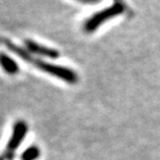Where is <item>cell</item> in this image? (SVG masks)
Returning <instances> with one entry per match:
<instances>
[{"mask_svg": "<svg viewBox=\"0 0 160 160\" xmlns=\"http://www.w3.org/2000/svg\"><path fill=\"white\" fill-rule=\"evenodd\" d=\"M76 1H79L82 3H97L100 1V0H76Z\"/></svg>", "mask_w": 160, "mask_h": 160, "instance_id": "8992f818", "label": "cell"}, {"mask_svg": "<svg viewBox=\"0 0 160 160\" xmlns=\"http://www.w3.org/2000/svg\"><path fill=\"white\" fill-rule=\"evenodd\" d=\"M0 66L8 74H16L19 71V66L15 60L4 53H0Z\"/></svg>", "mask_w": 160, "mask_h": 160, "instance_id": "277c9868", "label": "cell"}, {"mask_svg": "<svg viewBox=\"0 0 160 160\" xmlns=\"http://www.w3.org/2000/svg\"><path fill=\"white\" fill-rule=\"evenodd\" d=\"M25 46L30 52L35 53L36 55L45 56V57H49V58H57L59 55L56 50L51 49V48H47L42 45H39L37 42H33V40H30V39L25 40Z\"/></svg>", "mask_w": 160, "mask_h": 160, "instance_id": "3957f363", "label": "cell"}, {"mask_svg": "<svg viewBox=\"0 0 160 160\" xmlns=\"http://www.w3.org/2000/svg\"><path fill=\"white\" fill-rule=\"evenodd\" d=\"M0 42H2L3 45L8 47V49H9L12 52L17 54L21 59L29 62L31 65L36 66V68L45 71V72L49 73L55 78L62 79L63 81L67 82V83H69V84H76L77 83L78 76H77V73H75V71H73L72 69L67 68V67H63V66L52 65V64H49L47 62H44V61H41L39 59H36L35 57L30 56L26 51L21 49V48L17 47L16 45H14L12 42H9L8 39L3 38V37H0Z\"/></svg>", "mask_w": 160, "mask_h": 160, "instance_id": "6da1fadb", "label": "cell"}, {"mask_svg": "<svg viewBox=\"0 0 160 160\" xmlns=\"http://www.w3.org/2000/svg\"><path fill=\"white\" fill-rule=\"evenodd\" d=\"M126 11V5L123 0H113V3L108 8L102 9V11L94 13L83 24V29L86 32H94L97 28L108 21L115 18L118 16H121Z\"/></svg>", "mask_w": 160, "mask_h": 160, "instance_id": "7a4b0ae2", "label": "cell"}, {"mask_svg": "<svg viewBox=\"0 0 160 160\" xmlns=\"http://www.w3.org/2000/svg\"><path fill=\"white\" fill-rule=\"evenodd\" d=\"M40 155V150L36 146H32L23 152L22 154V160H36Z\"/></svg>", "mask_w": 160, "mask_h": 160, "instance_id": "5b68a950", "label": "cell"}]
</instances>
